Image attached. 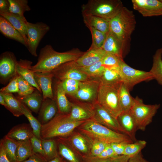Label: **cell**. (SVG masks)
<instances>
[{
	"label": "cell",
	"instance_id": "obj_35",
	"mask_svg": "<svg viewBox=\"0 0 162 162\" xmlns=\"http://www.w3.org/2000/svg\"><path fill=\"white\" fill-rule=\"evenodd\" d=\"M4 148L8 157L10 162H17L16 152L19 141L8 137L6 135L1 140Z\"/></svg>",
	"mask_w": 162,
	"mask_h": 162
},
{
	"label": "cell",
	"instance_id": "obj_6",
	"mask_svg": "<svg viewBox=\"0 0 162 162\" xmlns=\"http://www.w3.org/2000/svg\"><path fill=\"white\" fill-rule=\"evenodd\" d=\"M118 88L100 82L97 99L100 106L117 118L122 112Z\"/></svg>",
	"mask_w": 162,
	"mask_h": 162
},
{
	"label": "cell",
	"instance_id": "obj_19",
	"mask_svg": "<svg viewBox=\"0 0 162 162\" xmlns=\"http://www.w3.org/2000/svg\"><path fill=\"white\" fill-rule=\"evenodd\" d=\"M101 49L106 53L115 55L123 59L125 52L122 43L110 31Z\"/></svg>",
	"mask_w": 162,
	"mask_h": 162
},
{
	"label": "cell",
	"instance_id": "obj_47",
	"mask_svg": "<svg viewBox=\"0 0 162 162\" xmlns=\"http://www.w3.org/2000/svg\"><path fill=\"white\" fill-rule=\"evenodd\" d=\"M33 153H38L44 157V153L42 147L41 139L38 138L34 135L30 139Z\"/></svg>",
	"mask_w": 162,
	"mask_h": 162
},
{
	"label": "cell",
	"instance_id": "obj_11",
	"mask_svg": "<svg viewBox=\"0 0 162 162\" xmlns=\"http://www.w3.org/2000/svg\"><path fill=\"white\" fill-rule=\"evenodd\" d=\"M51 73L53 77L59 81L72 79L81 82L87 80L91 78L81 70L75 61L65 63Z\"/></svg>",
	"mask_w": 162,
	"mask_h": 162
},
{
	"label": "cell",
	"instance_id": "obj_4",
	"mask_svg": "<svg viewBox=\"0 0 162 162\" xmlns=\"http://www.w3.org/2000/svg\"><path fill=\"white\" fill-rule=\"evenodd\" d=\"M86 121H73L70 118L68 114L58 113L50 121L42 125L41 138L48 139L67 136L76 128Z\"/></svg>",
	"mask_w": 162,
	"mask_h": 162
},
{
	"label": "cell",
	"instance_id": "obj_44",
	"mask_svg": "<svg viewBox=\"0 0 162 162\" xmlns=\"http://www.w3.org/2000/svg\"><path fill=\"white\" fill-rule=\"evenodd\" d=\"M123 59L117 56L109 53H106L102 60L103 65L105 68H111L119 66Z\"/></svg>",
	"mask_w": 162,
	"mask_h": 162
},
{
	"label": "cell",
	"instance_id": "obj_41",
	"mask_svg": "<svg viewBox=\"0 0 162 162\" xmlns=\"http://www.w3.org/2000/svg\"><path fill=\"white\" fill-rule=\"evenodd\" d=\"M70 141L72 145L80 152L88 155V146L85 139L80 134H76L71 138Z\"/></svg>",
	"mask_w": 162,
	"mask_h": 162
},
{
	"label": "cell",
	"instance_id": "obj_10",
	"mask_svg": "<svg viewBox=\"0 0 162 162\" xmlns=\"http://www.w3.org/2000/svg\"><path fill=\"white\" fill-rule=\"evenodd\" d=\"M50 29L48 25L42 22L32 23L27 22V48L32 55L37 56L36 52L39 44Z\"/></svg>",
	"mask_w": 162,
	"mask_h": 162
},
{
	"label": "cell",
	"instance_id": "obj_57",
	"mask_svg": "<svg viewBox=\"0 0 162 162\" xmlns=\"http://www.w3.org/2000/svg\"><path fill=\"white\" fill-rule=\"evenodd\" d=\"M63 159L59 155H58L53 159L47 161L46 162H61Z\"/></svg>",
	"mask_w": 162,
	"mask_h": 162
},
{
	"label": "cell",
	"instance_id": "obj_20",
	"mask_svg": "<svg viewBox=\"0 0 162 162\" xmlns=\"http://www.w3.org/2000/svg\"><path fill=\"white\" fill-rule=\"evenodd\" d=\"M32 62L27 59H20L17 61L16 66L17 73L37 89L41 94L42 91L37 84L34 72L32 70Z\"/></svg>",
	"mask_w": 162,
	"mask_h": 162
},
{
	"label": "cell",
	"instance_id": "obj_28",
	"mask_svg": "<svg viewBox=\"0 0 162 162\" xmlns=\"http://www.w3.org/2000/svg\"><path fill=\"white\" fill-rule=\"evenodd\" d=\"M83 21L87 27H91L103 32L110 31L109 21L102 18L93 15H82Z\"/></svg>",
	"mask_w": 162,
	"mask_h": 162
},
{
	"label": "cell",
	"instance_id": "obj_49",
	"mask_svg": "<svg viewBox=\"0 0 162 162\" xmlns=\"http://www.w3.org/2000/svg\"><path fill=\"white\" fill-rule=\"evenodd\" d=\"M124 142H114L110 144L116 154L118 155H123L126 145Z\"/></svg>",
	"mask_w": 162,
	"mask_h": 162
},
{
	"label": "cell",
	"instance_id": "obj_30",
	"mask_svg": "<svg viewBox=\"0 0 162 162\" xmlns=\"http://www.w3.org/2000/svg\"><path fill=\"white\" fill-rule=\"evenodd\" d=\"M162 48L158 49L153 56V64L150 71L154 79L162 86Z\"/></svg>",
	"mask_w": 162,
	"mask_h": 162
},
{
	"label": "cell",
	"instance_id": "obj_17",
	"mask_svg": "<svg viewBox=\"0 0 162 162\" xmlns=\"http://www.w3.org/2000/svg\"><path fill=\"white\" fill-rule=\"evenodd\" d=\"M117 119L122 128L134 142L137 141L136 132L138 130L136 121L130 110L123 111L118 117Z\"/></svg>",
	"mask_w": 162,
	"mask_h": 162
},
{
	"label": "cell",
	"instance_id": "obj_60",
	"mask_svg": "<svg viewBox=\"0 0 162 162\" xmlns=\"http://www.w3.org/2000/svg\"><path fill=\"white\" fill-rule=\"evenodd\" d=\"M162 2V0H160Z\"/></svg>",
	"mask_w": 162,
	"mask_h": 162
},
{
	"label": "cell",
	"instance_id": "obj_43",
	"mask_svg": "<svg viewBox=\"0 0 162 162\" xmlns=\"http://www.w3.org/2000/svg\"><path fill=\"white\" fill-rule=\"evenodd\" d=\"M18 82L19 92L17 94L19 96L23 97L31 94L36 89L18 74Z\"/></svg>",
	"mask_w": 162,
	"mask_h": 162
},
{
	"label": "cell",
	"instance_id": "obj_1",
	"mask_svg": "<svg viewBox=\"0 0 162 162\" xmlns=\"http://www.w3.org/2000/svg\"><path fill=\"white\" fill-rule=\"evenodd\" d=\"M85 52L75 48L67 51H55L50 44L46 45L40 51L37 62L32 66L34 72L48 73L67 62L75 61Z\"/></svg>",
	"mask_w": 162,
	"mask_h": 162
},
{
	"label": "cell",
	"instance_id": "obj_22",
	"mask_svg": "<svg viewBox=\"0 0 162 162\" xmlns=\"http://www.w3.org/2000/svg\"><path fill=\"white\" fill-rule=\"evenodd\" d=\"M6 135L9 137L18 141L30 140L34 135L30 125L25 123L14 127Z\"/></svg>",
	"mask_w": 162,
	"mask_h": 162
},
{
	"label": "cell",
	"instance_id": "obj_5",
	"mask_svg": "<svg viewBox=\"0 0 162 162\" xmlns=\"http://www.w3.org/2000/svg\"><path fill=\"white\" fill-rule=\"evenodd\" d=\"M123 7L119 0H89L82 5V14L98 16L109 21Z\"/></svg>",
	"mask_w": 162,
	"mask_h": 162
},
{
	"label": "cell",
	"instance_id": "obj_40",
	"mask_svg": "<svg viewBox=\"0 0 162 162\" xmlns=\"http://www.w3.org/2000/svg\"><path fill=\"white\" fill-rule=\"evenodd\" d=\"M58 81L66 95L72 97L75 95L78 90L80 81L72 79Z\"/></svg>",
	"mask_w": 162,
	"mask_h": 162
},
{
	"label": "cell",
	"instance_id": "obj_8",
	"mask_svg": "<svg viewBox=\"0 0 162 162\" xmlns=\"http://www.w3.org/2000/svg\"><path fill=\"white\" fill-rule=\"evenodd\" d=\"M119 68L122 82L130 91L139 83L154 79L150 71L147 72L133 68L126 63L123 60L121 62Z\"/></svg>",
	"mask_w": 162,
	"mask_h": 162
},
{
	"label": "cell",
	"instance_id": "obj_23",
	"mask_svg": "<svg viewBox=\"0 0 162 162\" xmlns=\"http://www.w3.org/2000/svg\"><path fill=\"white\" fill-rule=\"evenodd\" d=\"M0 31L5 37L19 42L27 47L25 41L22 34L7 20L1 15Z\"/></svg>",
	"mask_w": 162,
	"mask_h": 162
},
{
	"label": "cell",
	"instance_id": "obj_53",
	"mask_svg": "<svg viewBox=\"0 0 162 162\" xmlns=\"http://www.w3.org/2000/svg\"><path fill=\"white\" fill-rule=\"evenodd\" d=\"M0 162H10L8 157L4 148L1 140L0 142Z\"/></svg>",
	"mask_w": 162,
	"mask_h": 162
},
{
	"label": "cell",
	"instance_id": "obj_37",
	"mask_svg": "<svg viewBox=\"0 0 162 162\" xmlns=\"http://www.w3.org/2000/svg\"><path fill=\"white\" fill-rule=\"evenodd\" d=\"M8 1L10 4L9 9L10 12L24 16L25 12L31 10L27 0H8Z\"/></svg>",
	"mask_w": 162,
	"mask_h": 162
},
{
	"label": "cell",
	"instance_id": "obj_54",
	"mask_svg": "<svg viewBox=\"0 0 162 162\" xmlns=\"http://www.w3.org/2000/svg\"><path fill=\"white\" fill-rule=\"evenodd\" d=\"M130 157L124 155H118L112 158V162H128Z\"/></svg>",
	"mask_w": 162,
	"mask_h": 162
},
{
	"label": "cell",
	"instance_id": "obj_52",
	"mask_svg": "<svg viewBox=\"0 0 162 162\" xmlns=\"http://www.w3.org/2000/svg\"><path fill=\"white\" fill-rule=\"evenodd\" d=\"M10 6L8 0H0V14L9 12Z\"/></svg>",
	"mask_w": 162,
	"mask_h": 162
},
{
	"label": "cell",
	"instance_id": "obj_15",
	"mask_svg": "<svg viewBox=\"0 0 162 162\" xmlns=\"http://www.w3.org/2000/svg\"><path fill=\"white\" fill-rule=\"evenodd\" d=\"M58 112L57 105L54 99L47 98L43 100L38 112V119L44 124L52 119Z\"/></svg>",
	"mask_w": 162,
	"mask_h": 162
},
{
	"label": "cell",
	"instance_id": "obj_50",
	"mask_svg": "<svg viewBox=\"0 0 162 162\" xmlns=\"http://www.w3.org/2000/svg\"><path fill=\"white\" fill-rule=\"evenodd\" d=\"M45 157L40 154L33 153L27 160L21 162H46Z\"/></svg>",
	"mask_w": 162,
	"mask_h": 162
},
{
	"label": "cell",
	"instance_id": "obj_34",
	"mask_svg": "<svg viewBox=\"0 0 162 162\" xmlns=\"http://www.w3.org/2000/svg\"><path fill=\"white\" fill-rule=\"evenodd\" d=\"M33 153L30 140L19 141L16 152L17 162H21L27 160Z\"/></svg>",
	"mask_w": 162,
	"mask_h": 162
},
{
	"label": "cell",
	"instance_id": "obj_36",
	"mask_svg": "<svg viewBox=\"0 0 162 162\" xmlns=\"http://www.w3.org/2000/svg\"><path fill=\"white\" fill-rule=\"evenodd\" d=\"M57 143L58 152L62 157L69 162H81L73 151L64 142L59 140Z\"/></svg>",
	"mask_w": 162,
	"mask_h": 162
},
{
	"label": "cell",
	"instance_id": "obj_38",
	"mask_svg": "<svg viewBox=\"0 0 162 162\" xmlns=\"http://www.w3.org/2000/svg\"><path fill=\"white\" fill-rule=\"evenodd\" d=\"M80 68L82 71L91 78H99L105 69L102 61L89 66Z\"/></svg>",
	"mask_w": 162,
	"mask_h": 162
},
{
	"label": "cell",
	"instance_id": "obj_27",
	"mask_svg": "<svg viewBox=\"0 0 162 162\" xmlns=\"http://www.w3.org/2000/svg\"><path fill=\"white\" fill-rule=\"evenodd\" d=\"M41 94L36 89L31 94L23 97L18 96L17 98L32 111L37 113L39 112L43 100Z\"/></svg>",
	"mask_w": 162,
	"mask_h": 162
},
{
	"label": "cell",
	"instance_id": "obj_32",
	"mask_svg": "<svg viewBox=\"0 0 162 162\" xmlns=\"http://www.w3.org/2000/svg\"><path fill=\"white\" fill-rule=\"evenodd\" d=\"M44 157L47 161L51 160L58 155V145L56 141L53 138L41 139Z\"/></svg>",
	"mask_w": 162,
	"mask_h": 162
},
{
	"label": "cell",
	"instance_id": "obj_25",
	"mask_svg": "<svg viewBox=\"0 0 162 162\" xmlns=\"http://www.w3.org/2000/svg\"><path fill=\"white\" fill-rule=\"evenodd\" d=\"M99 79L104 84L118 88L122 82L119 66L105 68Z\"/></svg>",
	"mask_w": 162,
	"mask_h": 162
},
{
	"label": "cell",
	"instance_id": "obj_55",
	"mask_svg": "<svg viewBox=\"0 0 162 162\" xmlns=\"http://www.w3.org/2000/svg\"><path fill=\"white\" fill-rule=\"evenodd\" d=\"M143 158L141 152L131 157L128 162H142Z\"/></svg>",
	"mask_w": 162,
	"mask_h": 162
},
{
	"label": "cell",
	"instance_id": "obj_18",
	"mask_svg": "<svg viewBox=\"0 0 162 162\" xmlns=\"http://www.w3.org/2000/svg\"><path fill=\"white\" fill-rule=\"evenodd\" d=\"M106 52L101 48H89V49L75 61L80 67L89 66L102 61Z\"/></svg>",
	"mask_w": 162,
	"mask_h": 162
},
{
	"label": "cell",
	"instance_id": "obj_39",
	"mask_svg": "<svg viewBox=\"0 0 162 162\" xmlns=\"http://www.w3.org/2000/svg\"><path fill=\"white\" fill-rule=\"evenodd\" d=\"M91 32L92 43L90 48H101L105 41L107 34L96 30L91 27H87Z\"/></svg>",
	"mask_w": 162,
	"mask_h": 162
},
{
	"label": "cell",
	"instance_id": "obj_33",
	"mask_svg": "<svg viewBox=\"0 0 162 162\" xmlns=\"http://www.w3.org/2000/svg\"><path fill=\"white\" fill-rule=\"evenodd\" d=\"M21 107L23 115L26 117L29 122L34 135L38 138L41 139L40 136L41 124L38 119L33 115L32 111L22 102Z\"/></svg>",
	"mask_w": 162,
	"mask_h": 162
},
{
	"label": "cell",
	"instance_id": "obj_3",
	"mask_svg": "<svg viewBox=\"0 0 162 162\" xmlns=\"http://www.w3.org/2000/svg\"><path fill=\"white\" fill-rule=\"evenodd\" d=\"M109 23L110 31L122 42L125 51L127 50L136 23L133 12L123 6Z\"/></svg>",
	"mask_w": 162,
	"mask_h": 162
},
{
	"label": "cell",
	"instance_id": "obj_14",
	"mask_svg": "<svg viewBox=\"0 0 162 162\" xmlns=\"http://www.w3.org/2000/svg\"><path fill=\"white\" fill-rule=\"evenodd\" d=\"M134 9L144 17L162 15V2L160 0H132Z\"/></svg>",
	"mask_w": 162,
	"mask_h": 162
},
{
	"label": "cell",
	"instance_id": "obj_51",
	"mask_svg": "<svg viewBox=\"0 0 162 162\" xmlns=\"http://www.w3.org/2000/svg\"><path fill=\"white\" fill-rule=\"evenodd\" d=\"M84 162H112V158L103 159L89 155L83 157Z\"/></svg>",
	"mask_w": 162,
	"mask_h": 162
},
{
	"label": "cell",
	"instance_id": "obj_29",
	"mask_svg": "<svg viewBox=\"0 0 162 162\" xmlns=\"http://www.w3.org/2000/svg\"><path fill=\"white\" fill-rule=\"evenodd\" d=\"M118 90L122 112L129 110L134 104V98L131 95L130 90L122 82L118 87Z\"/></svg>",
	"mask_w": 162,
	"mask_h": 162
},
{
	"label": "cell",
	"instance_id": "obj_7",
	"mask_svg": "<svg viewBox=\"0 0 162 162\" xmlns=\"http://www.w3.org/2000/svg\"><path fill=\"white\" fill-rule=\"evenodd\" d=\"M160 106V104L147 105L138 96L130 110L136 123L138 130L144 131L152 122L154 116Z\"/></svg>",
	"mask_w": 162,
	"mask_h": 162
},
{
	"label": "cell",
	"instance_id": "obj_42",
	"mask_svg": "<svg viewBox=\"0 0 162 162\" xmlns=\"http://www.w3.org/2000/svg\"><path fill=\"white\" fill-rule=\"evenodd\" d=\"M146 143L144 140H137L133 143L127 144L123 155L131 157L138 154L145 147Z\"/></svg>",
	"mask_w": 162,
	"mask_h": 162
},
{
	"label": "cell",
	"instance_id": "obj_31",
	"mask_svg": "<svg viewBox=\"0 0 162 162\" xmlns=\"http://www.w3.org/2000/svg\"><path fill=\"white\" fill-rule=\"evenodd\" d=\"M1 93L3 95L7 105L6 108L13 115L19 117L23 114L21 107V102L12 94Z\"/></svg>",
	"mask_w": 162,
	"mask_h": 162
},
{
	"label": "cell",
	"instance_id": "obj_59",
	"mask_svg": "<svg viewBox=\"0 0 162 162\" xmlns=\"http://www.w3.org/2000/svg\"><path fill=\"white\" fill-rule=\"evenodd\" d=\"M61 162H66V161H64L62 160Z\"/></svg>",
	"mask_w": 162,
	"mask_h": 162
},
{
	"label": "cell",
	"instance_id": "obj_9",
	"mask_svg": "<svg viewBox=\"0 0 162 162\" xmlns=\"http://www.w3.org/2000/svg\"><path fill=\"white\" fill-rule=\"evenodd\" d=\"M90 105L92 115V119L116 132L127 135L117 118L114 117L97 101L90 104Z\"/></svg>",
	"mask_w": 162,
	"mask_h": 162
},
{
	"label": "cell",
	"instance_id": "obj_2",
	"mask_svg": "<svg viewBox=\"0 0 162 162\" xmlns=\"http://www.w3.org/2000/svg\"><path fill=\"white\" fill-rule=\"evenodd\" d=\"M79 127L83 134L93 140H99L108 144L134 142L128 135L110 129L92 118L87 120Z\"/></svg>",
	"mask_w": 162,
	"mask_h": 162
},
{
	"label": "cell",
	"instance_id": "obj_46",
	"mask_svg": "<svg viewBox=\"0 0 162 162\" xmlns=\"http://www.w3.org/2000/svg\"><path fill=\"white\" fill-rule=\"evenodd\" d=\"M108 144L99 140H93L91 150V153L88 155L92 157H97L104 151Z\"/></svg>",
	"mask_w": 162,
	"mask_h": 162
},
{
	"label": "cell",
	"instance_id": "obj_13",
	"mask_svg": "<svg viewBox=\"0 0 162 162\" xmlns=\"http://www.w3.org/2000/svg\"><path fill=\"white\" fill-rule=\"evenodd\" d=\"M17 61L14 53L6 51L1 54L0 57V82L5 84L9 82L16 75Z\"/></svg>",
	"mask_w": 162,
	"mask_h": 162
},
{
	"label": "cell",
	"instance_id": "obj_58",
	"mask_svg": "<svg viewBox=\"0 0 162 162\" xmlns=\"http://www.w3.org/2000/svg\"><path fill=\"white\" fill-rule=\"evenodd\" d=\"M142 162H149L147 161V160H146L145 159L143 158V159Z\"/></svg>",
	"mask_w": 162,
	"mask_h": 162
},
{
	"label": "cell",
	"instance_id": "obj_26",
	"mask_svg": "<svg viewBox=\"0 0 162 162\" xmlns=\"http://www.w3.org/2000/svg\"><path fill=\"white\" fill-rule=\"evenodd\" d=\"M55 97L58 109V113L67 114L71 110L72 103L67 97L66 95L59 82L58 80L55 86Z\"/></svg>",
	"mask_w": 162,
	"mask_h": 162
},
{
	"label": "cell",
	"instance_id": "obj_12",
	"mask_svg": "<svg viewBox=\"0 0 162 162\" xmlns=\"http://www.w3.org/2000/svg\"><path fill=\"white\" fill-rule=\"evenodd\" d=\"M99 78H91L80 82L77 91L73 97L78 100L92 104L96 101L100 84Z\"/></svg>",
	"mask_w": 162,
	"mask_h": 162
},
{
	"label": "cell",
	"instance_id": "obj_16",
	"mask_svg": "<svg viewBox=\"0 0 162 162\" xmlns=\"http://www.w3.org/2000/svg\"><path fill=\"white\" fill-rule=\"evenodd\" d=\"M35 81L41 89L43 100L49 98L54 99L55 97L52 88V81L53 77L51 73H34Z\"/></svg>",
	"mask_w": 162,
	"mask_h": 162
},
{
	"label": "cell",
	"instance_id": "obj_21",
	"mask_svg": "<svg viewBox=\"0 0 162 162\" xmlns=\"http://www.w3.org/2000/svg\"><path fill=\"white\" fill-rule=\"evenodd\" d=\"M7 20L14 27L22 34L27 47V21L24 16L14 14L9 11L0 14Z\"/></svg>",
	"mask_w": 162,
	"mask_h": 162
},
{
	"label": "cell",
	"instance_id": "obj_56",
	"mask_svg": "<svg viewBox=\"0 0 162 162\" xmlns=\"http://www.w3.org/2000/svg\"><path fill=\"white\" fill-rule=\"evenodd\" d=\"M0 104L4 106L5 108L7 107V105L4 97L2 94L0 93Z\"/></svg>",
	"mask_w": 162,
	"mask_h": 162
},
{
	"label": "cell",
	"instance_id": "obj_48",
	"mask_svg": "<svg viewBox=\"0 0 162 162\" xmlns=\"http://www.w3.org/2000/svg\"><path fill=\"white\" fill-rule=\"evenodd\" d=\"M117 156L110 144H108L102 153L96 157L103 159H107L112 158Z\"/></svg>",
	"mask_w": 162,
	"mask_h": 162
},
{
	"label": "cell",
	"instance_id": "obj_24",
	"mask_svg": "<svg viewBox=\"0 0 162 162\" xmlns=\"http://www.w3.org/2000/svg\"><path fill=\"white\" fill-rule=\"evenodd\" d=\"M70 118L74 121L87 120L92 118V115L90 104H81L72 103Z\"/></svg>",
	"mask_w": 162,
	"mask_h": 162
},
{
	"label": "cell",
	"instance_id": "obj_45",
	"mask_svg": "<svg viewBox=\"0 0 162 162\" xmlns=\"http://www.w3.org/2000/svg\"><path fill=\"white\" fill-rule=\"evenodd\" d=\"M18 74L16 75L9 82L8 85L0 89V92L6 94L18 93L19 88L18 82Z\"/></svg>",
	"mask_w": 162,
	"mask_h": 162
}]
</instances>
